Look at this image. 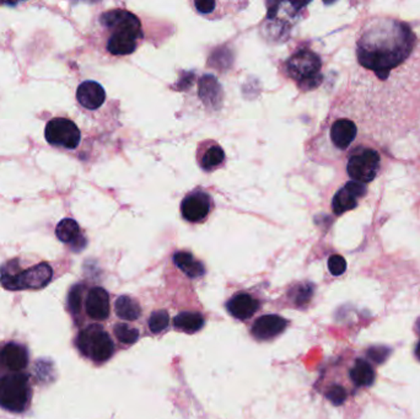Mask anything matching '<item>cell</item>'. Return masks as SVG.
Here are the masks:
<instances>
[{
	"label": "cell",
	"mask_w": 420,
	"mask_h": 419,
	"mask_svg": "<svg viewBox=\"0 0 420 419\" xmlns=\"http://www.w3.org/2000/svg\"><path fill=\"white\" fill-rule=\"evenodd\" d=\"M415 36L406 23L379 20L365 30L358 42L359 63L386 79L391 69L403 63L413 51Z\"/></svg>",
	"instance_id": "6da1fadb"
},
{
	"label": "cell",
	"mask_w": 420,
	"mask_h": 419,
	"mask_svg": "<svg viewBox=\"0 0 420 419\" xmlns=\"http://www.w3.org/2000/svg\"><path fill=\"white\" fill-rule=\"evenodd\" d=\"M17 260H10L0 269V283L8 290L41 289L51 282L52 267L40 263L26 271H20Z\"/></svg>",
	"instance_id": "7a4b0ae2"
},
{
	"label": "cell",
	"mask_w": 420,
	"mask_h": 419,
	"mask_svg": "<svg viewBox=\"0 0 420 419\" xmlns=\"http://www.w3.org/2000/svg\"><path fill=\"white\" fill-rule=\"evenodd\" d=\"M321 59L311 51L296 52L288 61L286 68L293 79L297 80L305 89H313L321 84L322 75L319 74Z\"/></svg>",
	"instance_id": "3957f363"
},
{
	"label": "cell",
	"mask_w": 420,
	"mask_h": 419,
	"mask_svg": "<svg viewBox=\"0 0 420 419\" xmlns=\"http://www.w3.org/2000/svg\"><path fill=\"white\" fill-rule=\"evenodd\" d=\"M31 389L29 380L21 374L0 378V407L10 412H23L29 406Z\"/></svg>",
	"instance_id": "277c9868"
},
{
	"label": "cell",
	"mask_w": 420,
	"mask_h": 419,
	"mask_svg": "<svg viewBox=\"0 0 420 419\" xmlns=\"http://www.w3.org/2000/svg\"><path fill=\"white\" fill-rule=\"evenodd\" d=\"M76 343L80 351L94 362H106L114 354V342L98 325H91L83 329L78 336Z\"/></svg>",
	"instance_id": "5b68a950"
},
{
	"label": "cell",
	"mask_w": 420,
	"mask_h": 419,
	"mask_svg": "<svg viewBox=\"0 0 420 419\" xmlns=\"http://www.w3.org/2000/svg\"><path fill=\"white\" fill-rule=\"evenodd\" d=\"M45 141L53 147H61L73 150L79 145L80 134L78 125L68 119H53L47 123L45 130Z\"/></svg>",
	"instance_id": "8992f818"
},
{
	"label": "cell",
	"mask_w": 420,
	"mask_h": 419,
	"mask_svg": "<svg viewBox=\"0 0 420 419\" xmlns=\"http://www.w3.org/2000/svg\"><path fill=\"white\" fill-rule=\"evenodd\" d=\"M380 155L371 149H361L348 161V174L353 181L368 183L375 178L380 170Z\"/></svg>",
	"instance_id": "52a82bcc"
},
{
	"label": "cell",
	"mask_w": 420,
	"mask_h": 419,
	"mask_svg": "<svg viewBox=\"0 0 420 419\" xmlns=\"http://www.w3.org/2000/svg\"><path fill=\"white\" fill-rule=\"evenodd\" d=\"M101 23L103 26L114 31H125L136 36V39H140L143 36L142 23L139 19L129 12L125 10H112L106 12L101 17Z\"/></svg>",
	"instance_id": "ba28073f"
},
{
	"label": "cell",
	"mask_w": 420,
	"mask_h": 419,
	"mask_svg": "<svg viewBox=\"0 0 420 419\" xmlns=\"http://www.w3.org/2000/svg\"><path fill=\"white\" fill-rule=\"evenodd\" d=\"M366 194V187L360 182L350 181L335 193L332 201V210L337 216L352 210L358 205V199Z\"/></svg>",
	"instance_id": "9c48e42d"
},
{
	"label": "cell",
	"mask_w": 420,
	"mask_h": 419,
	"mask_svg": "<svg viewBox=\"0 0 420 419\" xmlns=\"http://www.w3.org/2000/svg\"><path fill=\"white\" fill-rule=\"evenodd\" d=\"M210 197L207 193L198 192L189 194L182 201L181 213L188 221L197 223L203 221L210 212Z\"/></svg>",
	"instance_id": "30bf717a"
},
{
	"label": "cell",
	"mask_w": 420,
	"mask_h": 419,
	"mask_svg": "<svg viewBox=\"0 0 420 419\" xmlns=\"http://www.w3.org/2000/svg\"><path fill=\"white\" fill-rule=\"evenodd\" d=\"M286 325V320L278 315H266L255 320L251 332L257 340H272L284 331Z\"/></svg>",
	"instance_id": "8fae6325"
},
{
	"label": "cell",
	"mask_w": 420,
	"mask_h": 419,
	"mask_svg": "<svg viewBox=\"0 0 420 419\" xmlns=\"http://www.w3.org/2000/svg\"><path fill=\"white\" fill-rule=\"evenodd\" d=\"M86 312L92 320L103 321L109 315V296L107 292L96 287L92 288L86 298Z\"/></svg>",
	"instance_id": "7c38bea8"
},
{
	"label": "cell",
	"mask_w": 420,
	"mask_h": 419,
	"mask_svg": "<svg viewBox=\"0 0 420 419\" xmlns=\"http://www.w3.org/2000/svg\"><path fill=\"white\" fill-rule=\"evenodd\" d=\"M76 99L83 108L97 110L103 106L106 99V92L103 86L96 81H84L78 88Z\"/></svg>",
	"instance_id": "4fadbf2b"
},
{
	"label": "cell",
	"mask_w": 420,
	"mask_h": 419,
	"mask_svg": "<svg viewBox=\"0 0 420 419\" xmlns=\"http://www.w3.org/2000/svg\"><path fill=\"white\" fill-rule=\"evenodd\" d=\"M258 301L249 294H238L231 298L227 303V311L233 315V318L239 320H247L252 318L253 314L258 309Z\"/></svg>",
	"instance_id": "5bb4252c"
},
{
	"label": "cell",
	"mask_w": 420,
	"mask_h": 419,
	"mask_svg": "<svg viewBox=\"0 0 420 419\" xmlns=\"http://www.w3.org/2000/svg\"><path fill=\"white\" fill-rule=\"evenodd\" d=\"M357 136V125L349 119H338L330 128V138L335 147L346 149Z\"/></svg>",
	"instance_id": "9a60e30c"
},
{
	"label": "cell",
	"mask_w": 420,
	"mask_h": 419,
	"mask_svg": "<svg viewBox=\"0 0 420 419\" xmlns=\"http://www.w3.org/2000/svg\"><path fill=\"white\" fill-rule=\"evenodd\" d=\"M349 376L357 387H370L375 382V369L368 360L357 359L349 371Z\"/></svg>",
	"instance_id": "2e32d148"
},
{
	"label": "cell",
	"mask_w": 420,
	"mask_h": 419,
	"mask_svg": "<svg viewBox=\"0 0 420 419\" xmlns=\"http://www.w3.org/2000/svg\"><path fill=\"white\" fill-rule=\"evenodd\" d=\"M136 36L125 32V31H114L109 37L107 43V50L114 56H125L134 52L136 47Z\"/></svg>",
	"instance_id": "e0dca14e"
},
{
	"label": "cell",
	"mask_w": 420,
	"mask_h": 419,
	"mask_svg": "<svg viewBox=\"0 0 420 419\" xmlns=\"http://www.w3.org/2000/svg\"><path fill=\"white\" fill-rule=\"evenodd\" d=\"M1 359L6 362V367L12 371L23 370L29 362L28 351L25 349V347L17 343H10L3 349Z\"/></svg>",
	"instance_id": "ac0fdd59"
},
{
	"label": "cell",
	"mask_w": 420,
	"mask_h": 419,
	"mask_svg": "<svg viewBox=\"0 0 420 419\" xmlns=\"http://www.w3.org/2000/svg\"><path fill=\"white\" fill-rule=\"evenodd\" d=\"M199 96L204 101L205 105L216 108L222 97V86L214 76L204 75L199 81Z\"/></svg>",
	"instance_id": "d6986e66"
},
{
	"label": "cell",
	"mask_w": 420,
	"mask_h": 419,
	"mask_svg": "<svg viewBox=\"0 0 420 419\" xmlns=\"http://www.w3.org/2000/svg\"><path fill=\"white\" fill-rule=\"evenodd\" d=\"M174 262L182 272L186 273L188 277L197 278L203 276L205 273V268L203 263L194 258L192 254L189 252H177L174 256Z\"/></svg>",
	"instance_id": "ffe728a7"
},
{
	"label": "cell",
	"mask_w": 420,
	"mask_h": 419,
	"mask_svg": "<svg viewBox=\"0 0 420 419\" xmlns=\"http://www.w3.org/2000/svg\"><path fill=\"white\" fill-rule=\"evenodd\" d=\"M56 235L64 244H72L74 246L79 245V240L80 241L84 240L80 236L79 224L69 218L59 221V224L56 227Z\"/></svg>",
	"instance_id": "44dd1931"
},
{
	"label": "cell",
	"mask_w": 420,
	"mask_h": 419,
	"mask_svg": "<svg viewBox=\"0 0 420 419\" xmlns=\"http://www.w3.org/2000/svg\"><path fill=\"white\" fill-rule=\"evenodd\" d=\"M174 325L177 329L186 334H196L204 325V318L197 312H181L174 320Z\"/></svg>",
	"instance_id": "7402d4cb"
},
{
	"label": "cell",
	"mask_w": 420,
	"mask_h": 419,
	"mask_svg": "<svg viewBox=\"0 0 420 419\" xmlns=\"http://www.w3.org/2000/svg\"><path fill=\"white\" fill-rule=\"evenodd\" d=\"M114 309H116V314L122 320H128V321H134L142 314L139 304L134 299H132L131 296H127V295L120 296L117 299Z\"/></svg>",
	"instance_id": "603a6c76"
},
{
	"label": "cell",
	"mask_w": 420,
	"mask_h": 419,
	"mask_svg": "<svg viewBox=\"0 0 420 419\" xmlns=\"http://www.w3.org/2000/svg\"><path fill=\"white\" fill-rule=\"evenodd\" d=\"M224 158H225V153H224L222 147L213 145V147H208L207 152L203 154L200 165L205 171L213 170V169H216V166L222 164Z\"/></svg>",
	"instance_id": "cb8c5ba5"
},
{
	"label": "cell",
	"mask_w": 420,
	"mask_h": 419,
	"mask_svg": "<svg viewBox=\"0 0 420 419\" xmlns=\"http://www.w3.org/2000/svg\"><path fill=\"white\" fill-rule=\"evenodd\" d=\"M324 396L333 406H342L349 396V391L343 385L333 384L328 386V389L324 392Z\"/></svg>",
	"instance_id": "d4e9b609"
},
{
	"label": "cell",
	"mask_w": 420,
	"mask_h": 419,
	"mask_svg": "<svg viewBox=\"0 0 420 419\" xmlns=\"http://www.w3.org/2000/svg\"><path fill=\"white\" fill-rule=\"evenodd\" d=\"M114 334L122 343L125 345H132L136 343L139 338V331L136 329H133L131 326L125 325V323H118L114 326Z\"/></svg>",
	"instance_id": "484cf974"
},
{
	"label": "cell",
	"mask_w": 420,
	"mask_h": 419,
	"mask_svg": "<svg viewBox=\"0 0 420 419\" xmlns=\"http://www.w3.org/2000/svg\"><path fill=\"white\" fill-rule=\"evenodd\" d=\"M170 316L165 310H158L153 312L149 318V329L153 334H160L169 326Z\"/></svg>",
	"instance_id": "4316f807"
},
{
	"label": "cell",
	"mask_w": 420,
	"mask_h": 419,
	"mask_svg": "<svg viewBox=\"0 0 420 419\" xmlns=\"http://www.w3.org/2000/svg\"><path fill=\"white\" fill-rule=\"evenodd\" d=\"M83 285H75L73 289L70 290L68 298L69 310L72 314H79L81 307V299H83Z\"/></svg>",
	"instance_id": "83f0119b"
},
{
	"label": "cell",
	"mask_w": 420,
	"mask_h": 419,
	"mask_svg": "<svg viewBox=\"0 0 420 419\" xmlns=\"http://www.w3.org/2000/svg\"><path fill=\"white\" fill-rule=\"evenodd\" d=\"M328 269L333 276H342L346 271V260L341 255L330 256Z\"/></svg>",
	"instance_id": "f1b7e54d"
},
{
	"label": "cell",
	"mask_w": 420,
	"mask_h": 419,
	"mask_svg": "<svg viewBox=\"0 0 420 419\" xmlns=\"http://www.w3.org/2000/svg\"><path fill=\"white\" fill-rule=\"evenodd\" d=\"M313 288L311 284H305V285H300L297 290H296L295 301L296 304L299 306L305 305L306 303L310 301L311 296H313Z\"/></svg>",
	"instance_id": "f546056e"
},
{
	"label": "cell",
	"mask_w": 420,
	"mask_h": 419,
	"mask_svg": "<svg viewBox=\"0 0 420 419\" xmlns=\"http://www.w3.org/2000/svg\"><path fill=\"white\" fill-rule=\"evenodd\" d=\"M391 353V349L387 347H372L368 351V357L375 362H382L386 360Z\"/></svg>",
	"instance_id": "4dcf8cb0"
},
{
	"label": "cell",
	"mask_w": 420,
	"mask_h": 419,
	"mask_svg": "<svg viewBox=\"0 0 420 419\" xmlns=\"http://www.w3.org/2000/svg\"><path fill=\"white\" fill-rule=\"evenodd\" d=\"M194 6L197 8V10L199 12H202V14H209V12H213L214 10V8H216V1H211V0H202V1H196L194 3Z\"/></svg>",
	"instance_id": "1f68e13d"
},
{
	"label": "cell",
	"mask_w": 420,
	"mask_h": 419,
	"mask_svg": "<svg viewBox=\"0 0 420 419\" xmlns=\"http://www.w3.org/2000/svg\"><path fill=\"white\" fill-rule=\"evenodd\" d=\"M415 356H417V358L420 360V340L419 343L417 345V348H415Z\"/></svg>",
	"instance_id": "d6a6232c"
},
{
	"label": "cell",
	"mask_w": 420,
	"mask_h": 419,
	"mask_svg": "<svg viewBox=\"0 0 420 419\" xmlns=\"http://www.w3.org/2000/svg\"><path fill=\"white\" fill-rule=\"evenodd\" d=\"M417 329H418V332L420 334V320L418 321V325H417Z\"/></svg>",
	"instance_id": "836d02e7"
}]
</instances>
